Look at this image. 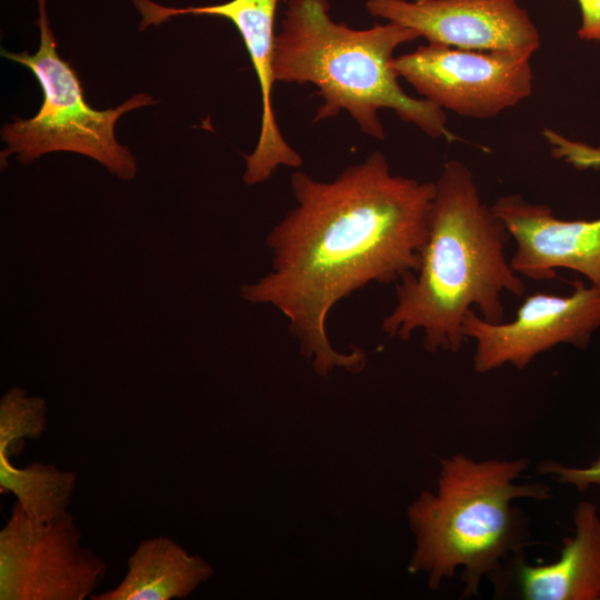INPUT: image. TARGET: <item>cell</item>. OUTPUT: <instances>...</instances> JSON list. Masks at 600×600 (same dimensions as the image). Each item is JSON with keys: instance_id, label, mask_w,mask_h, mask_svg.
Here are the masks:
<instances>
[{"instance_id": "8", "label": "cell", "mask_w": 600, "mask_h": 600, "mask_svg": "<svg viewBox=\"0 0 600 600\" xmlns=\"http://www.w3.org/2000/svg\"><path fill=\"white\" fill-rule=\"evenodd\" d=\"M572 286V293L566 297L530 294L510 322H489L470 310L462 333L476 342L474 370L486 373L504 364L521 370L560 343L584 348L600 327V287H586L579 280Z\"/></svg>"}, {"instance_id": "2", "label": "cell", "mask_w": 600, "mask_h": 600, "mask_svg": "<svg viewBox=\"0 0 600 600\" xmlns=\"http://www.w3.org/2000/svg\"><path fill=\"white\" fill-rule=\"evenodd\" d=\"M434 184L419 269L396 283L397 302L381 329L401 340L420 330L429 352H457L466 339L462 321L470 310L489 322H502V293L520 297L526 286L506 258L511 236L481 200L470 169L450 160Z\"/></svg>"}, {"instance_id": "3", "label": "cell", "mask_w": 600, "mask_h": 600, "mask_svg": "<svg viewBox=\"0 0 600 600\" xmlns=\"http://www.w3.org/2000/svg\"><path fill=\"white\" fill-rule=\"evenodd\" d=\"M330 8L329 0H288L274 40V81L317 87L322 102L314 122L346 111L361 132L384 140L378 112L390 109L429 137L451 140L444 110L406 93L392 67L394 50L419 39V33L388 21L350 28L332 20Z\"/></svg>"}, {"instance_id": "15", "label": "cell", "mask_w": 600, "mask_h": 600, "mask_svg": "<svg viewBox=\"0 0 600 600\" xmlns=\"http://www.w3.org/2000/svg\"><path fill=\"white\" fill-rule=\"evenodd\" d=\"M47 402L23 388L9 389L0 400V452L18 454L24 439L40 438L47 428Z\"/></svg>"}, {"instance_id": "17", "label": "cell", "mask_w": 600, "mask_h": 600, "mask_svg": "<svg viewBox=\"0 0 600 600\" xmlns=\"http://www.w3.org/2000/svg\"><path fill=\"white\" fill-rule=\"evenodd\" d=\"M540 473H549L557 477L558 481L571 483L580 491L590 484H600V457L588 468H568L554 461H544L539 466Z\"/></svg>"}, {"instance_id": "6", "label": "cell", "mask_w": 600, "mask_h": 600, "mask_svg": "<svg viewBox=\"0 0 600 600\" xmlns=\"http://www.w3.org/2000/svg\"><path fill=\"white\" fill-rule=\"evenodd\" d=\"M536 51H476L439 43L392 59L397 74L424 99L457 114L489 119L528 98Z\"/></svg>"}, {"instance_id": "12", "label": "cell", "mask_w": 600, "mask_h": 600, "mask_svg": "<svg viewBox=\"0 0 600 600\" xmlns=\"http://www.w3.org/2000/svg\"><path fill=\"white\" fill-rule=\"evenodd\" d=\"M574 536L564 539L557 561L530 566L518 554L491 578L496 596L523 600H600V518L597 507L580 502Z\"/></svg>"}, {"instance_id": "16", "label": "cell", "mask_w": 600, "mask_h": 600, "mask_svg": "<svg viewBox=\"0 0 600 600\" xmlns=\"http://www.w3.org/2000/svg\"><path fill=\"white\" fill-rule=\"evenodd\" d=\"M543 136L554 158L577 169H600V147L570 140L552 129H544Z\"/></svg>"}, {"instance_id": "7", "label": "cell", "mask_w": 600, "mask_h": 600, "mask_svg": "<svg viewBox=\"0 0 600 600\" xmlns=\"http://www.w3.org/2000/svg\"><path fill=\"white\" fill-rule=\"evenodd\" d=\"M72 516L37 523L16 501L0 530V600H84L107 572Z\"/></svg>"}, {"instance_id": "14", "label": "cell", "mask_w": 600, "mask_h": 600, "mask_svg": "<svg viewBox=\"0 0 600 600\" xmlns=\"http://www.w3.org/2000/svg\"><path fill=\"white\" fill-rule=\"evenodd\" d=\"M77 486V473L33 461L24 468L0 452L1 492H11L24 514L37 523L50 522L66 512Z\"/></svg>"}, {"instance_id": "11", "label": "cell", "mask_w": 600, "mask_h": 600, "mask_svg": "<svg viewBox=\"0 0 600 600\" xmlns=\"http://www.w3.org/2000/svg\"><path fill=\"white\" fill-rule=\"evenodd\" d=\"M491 207L516 241L510 264L518 274L552 280L557 268H566L600 287V219H558L549 206L520 194L502 196Z\"/></svg>"}, {"instance_id": "13", "label": "cell", "mask_w": 600, "mask_h": 600, "mask_svg": "<svg viewBox=\"0 0 600 600\" xmlns=\"http://www.w3.org/2000/svg\"><path fill=\"white\" fill-rule=\"evenodd\" d=\"M213 574L202 557L190 554L174 540L158 536L142 540L127 560V573L113 589L91 600H170L190 596Z\"/></svg>"}, {"instance_id": "4", "label": "cell", "mask_w": 600, "mask_h": 600, "mask_svg": "<svg viewBox=\"0 0 600 600\" xmlns=\"http://www.w3.org/2000/svg\"><path fill=\"white\" fill-rule=\"evenodd\" d=\"M438 491H422L407 509L416 549L409 571L428 574L437 590L462 568L463 597H477L491 577L528 543L527 519L511 502L551 499L548 486L516 483L529 466L526 458L477 461L457 453L440 462Z\"/></svg>"}, {"instance_id": "5", "label": "cell", "mask_w": 600, "mask_h": 600, "mask_svg": "<svg viewBox=\"0 0 600 600\" xmlns=\"http://www.w3.org/2000/svg\"><path fill=\"white\" fill-rule=\"evenodd\" d=\"M36 24L40 31L39 48L34 53L2 50L1 56L28 68L38 80L43 101L29 119H17L1 129L6 148L1 151V166L11 154L27 166L46 153L69 151L89 157L122 180L137 173L132 152L116 138V123L124 113L157 103L147 93H136L116 108L98 110L84 99L76 70L64 61L47 13V0H38Z\"/></svg>"}, {"instance_id": "9", "label": "cell", "mask_w": 600, "mask_h": 600, "mask_svg": "<svg viewBox=\"0 0 600 600\" xmlns=\"http://www.w3.org/2000/svg\"><path fill=\"white\" fill-rule=\"evenodd\" d=\"M141 14L140 30L157 26L177 16H214L228 19L239 31L259 81L261 92V127L253 151L244 156L243 181L247 186L270 179L279 167L299 168L301 156L286 141L272 102L274 78V18L278 0H230L220 4L170 8L151 0H132Z\"/></svg>"}, {"instance_id": "10", "label": "cell", "mask_w": 600, "mask_h": 600, "mask_svg": "<svg viewBox=\"0 0 600 600\" xmlns=\"http://www.w3.org/2000/svg\"><path fill=\"white\" fill-rule=\"evenodd\" d=\"M368 12L430 43L476 51H537L538 29L516 0H368Z\"/></svg>"}, {"instance_id": "1", "label": "cell", "mask_w": 600, "mask_h": 600, "mask_svg": "<svg viewBox=\"0 0 600 600\" xmlns=\"http://www.w3.org/2000/svg\"><path fill=\"white\" fill-rule=\"evenodd\" d=\"M290 187L294 206L266 238L271 269L242 284L241 297L286 317L319 376L336 368L360 372L364 351L342 353L331 346L329 312L369 283H397L419 269L436 184L393 174L374 151L330 181L294 171Z\"/></svg>"}, {"instance_id": "18", "label": "cell", "mask_w": 600, "mask_h": 600, "mask_svg": "<svg viewBox=\"0 0 600 600\" xmlns=\"http://www.w3.org/2000/svg\"><path fill=\"white\" fill-rule=\"evenodd\" d=\"M578 2L582 13L579 38L600 42V0H578Z\"/></svg>"}]
</instances>
